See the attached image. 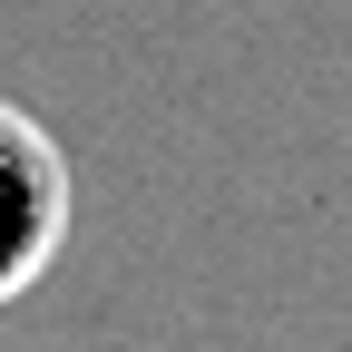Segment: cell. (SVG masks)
<instances>
[{
    "mask_svg": "<svg viewBox=\"0 0 352 352\" xmlns=\"http://www.w3.org/2000/svg\"><path fill=\"white\" fill-rule=\"evenodd\" d=\"M69 215H78L69 147H59L30 108H10V98H0V303H10V294H30V284L59 264Z\"/></svg>",
    "mask_w": 352,
    "mask_h": 352,
    "instance_id": "1",
    "label": "cell"
}]
</instances>
